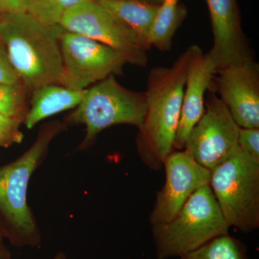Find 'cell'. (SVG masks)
<instances>
[{
	"instance_id": "obj_1",
	"label": "cell",
	"mask_w": 259,
	"mask_h": 259,
	"mask_svg": "<svg viewBox=\"0 0 259 259\" xmlns=\"http://www.w3.org/2000/svg\"><path fill=\"white\" fill-rule=\"evenodd\" d=\"M193 51L194 45L190 46L171 66H157L148 74L146 114L136 144L140 158L151 169H161L165 159L174 151Z\"/></svg>"
},
{
	"instance_id": "obj_2",
	"label": "cell",
	"mask_w": 259,
	"mask_h": 259,
	"mask_svg": "<svg viewBox=\"0 0 259 259\" xmlns=\"http://www.w3.org/2000/svg\"><path fill=\"white\" fill-rule=\"evenodd\" d=\"M61 29L42 25L26 12L2 13L0 40L28 95L47 85L60 84Z\"/></svg>"
},
{
	"instance_id": "obj_3",
	"label": "cell",
	"mask_w": 259,
	"mask_h": 259,
	"mask_svg": "<svg viewBox=\"0 0 259 259\" xmlns=\"http://www.w3.org/2000/svg\"><path fill=\"white\" fill-rule=\"evenodd\" d=\"M65 127L59 121L47 122L28 151L0 166V227L5 238L15 246L35 247L40 243L36 221L27 203L28 184L51 141Z\"/></svg>"
},
{
	"instance_id": "obj_4",
	"label": "cell",
	"mask_w": 259,
	"mask_h": 259,
	"mask_svg": "<svg viewBox=\"0 0 259 259\" xmlns=\"http://www.w3.org/2000/svg\"><path fill=\"white\" fill-rule=\"evenodd\" d=\"M151 226L158 259L180 257L230 228L209 185L192 194L171 221Z\"/></svg>"
},
{
	"instance_id": "obj_5",
	"label": "cell",
	"mask_w": 259,
	"mask_h": 259,
	"mask_svg": "<svg viewBox=\"0 0 259 259\" xmlns=\"http://www.w3.org/2000/svg\"><path fill=\"white\" fill-rule=\"evenodd\" d=\"M145 92L128 90L111 75L87 90L79 105L68 116V124H83L86 136L81 149L92 146L104 130L117 125L139 128L146 114Z\"/></svg>"
},
{
	"instance_id": "obj_6",
	"label": "cell",
	"mask_w": 259,
	"mask_h": 259,
	"mask_svg": "<svg viewBox=\"0 0 259 259\" xmlns=\"http://www.w3.org/2000/svg\"><path fill=\"white\" fill-rule=\"evenodd\" d=\"M212 189L228 226L248 233L259 227V163L241 149L211 170Z\"/></svg>"
},
{
	"instance_id": "obj_7",
	"label": "cell",
	"mask_w": 259,
	"mask_h": 259,
	"mask_svg": "<svg viewBox=\"0 0 259 259\" xmlns=\"http://www.w3.org/2000/svg\"><path fill=\"white\" fill-rule=\"evenodd\" d=\"M60 26L115 49L127 64L139 67L148 64V51L141 47L134 32L97 0H86L70 8L61 19Z\"/></svg>"
},
{
	"instance_id": "obj_8",
	"label": "cell",
	"mask_w": 259,
	"mask_h": 259,
	"mask_svg": "<svg viewBox=\"0 0 259 259\" xmlns=\"http://www.w3.org/2000/svg\"><path fill=\"white\" fill-rule=\"evenodd\" d=\"M59 41L64 66L60 84L71 90H87L111 75H120L127 64L118 51L81 34L62 28Z\"/></svg>"
},
{
	"instance_id": "obj_9",
	"label": "cell",
	"mask_w": 259,
	"mask_h": 259,
	"mask_svg": "<svg viewBox=\"0 0 259 259\" xmlns=\"http://www.w3.org/2000/svg\"><path fill=\"white\" fill-rule=\"evenodd\" d=\"M240 128L226 105L209 90L203 115L190 131L184 149L211 171L239 151Z\"/></svg>"
},
{
	"instance_id": "obj_10",
	"label": "cell",
	"mask_w": 259,
	"mask_h": 259,
	"mask_svg": "<svg viewBox=\"0 0 259 259\" xmlns=\"http://www.w3.org/2000/svg\"><path fill=\"white\" fill-rule=\"evenodd\" d=\"M163 167L166 182L158 192L150 214L151 226L171 221L192 194L210 182V170L199 164L186 149L174 150L165 159Z\"/></svg>"
},
{
	"instance_id": "obj_11",
	"label": "cell",
	"mask_w": 259,
	"mask_h": 259,
	"mask_svg": "<svg viewBox=\"0 0 259 259\" xmlns=\"http://www.w3.org/2000/svg\"><path fill=\"white\" fill-rule=\"evenodd\" d=\"M219 98L242 128H259V65L254 59L217 70Z\"/></svg>"
},
{
	"instance_id": "obj_12",
	"label": "cell",
	"mask_w": 259,
	"mask_h": 259,
	"mask_svg": "<svg viewBox=\"0 0 259 259\" xmlns=\"http://www.w3.org/2000/svg\"><path fill=\"white\" fill-rule=\"evenodd\" d=\"M212 25L213 46L207 53L217 70L253 59L241 26L237 0H206Z\"/></svg>"
},
{
	"instance_id": "obj_13",
	"label": "cell",
	"mask_w": 259,
	"mask_h": 259,
	"mask_svg": "<svg viewBox=\"0 0 259 259\" xmlns=\"http://www.w3.org/2000/svg\"><path fill=\"white\" fill-rule=\"evenodd\" d=\"M217 72V68L207 54L194 45L193 55L191 60L186 79L182 111L174 150L181 151L185 147L190 131L200 120L204 112L205 95Z\"/></svg>"
},
{
	"instance_id": "obj_14",
	"label": "cell",
	"mask_w": 259,
	"mask_h": 259,
	"mask_svg": "<svg viewBox=\"0 0 259 259\" xmlns=\"http://www.w3.org/2000/svg\"><path fill=\"white\" fill-rule=\"evenodd\" d=\"M87 90L76 91L55 83L37 89L31 94L30 107L23 123L27 128L32 129L51 116L76 108L83 100Z\"/></svg>"
},
{
	"instance_id": "obj_15",
	"label": "cell",
	"mask_w": 259,
	"mask_h": 259,
	"mask_svg": "<svg viewBox=\"0 0 259 259\" xmlns=\"http://www.w3.org/2000/svg\"><path fill=\"white\" fill-rule=\"evenodd\" d=\"M120 19L136 34L143 49H151L150 37L159 5L141 0H97Z\"/></svg>"
},
{
	"instance_id": "obj_16",
	"label": "cell",
	"mask_w": 259,
	"mask_h": 259,
	"mask_svg": "<svg viewBox=\"0 0 259 259\" xmlns=\"http://www.w3.org/2000/svg\"><path fill=\"white\" fill-rule=\"evenodd\" d=\"M180 0H162L151 30L150 44L162 52H168L173 37L187 16V9Z\"/></svg>"
},
{
	"instance_id": "obj_17",
	"label": "cell",
	"mask_w": 259,
	"mask_h": 259,
	"mask_svg": "<svg viewBox=\"0 0 259 259\" xmlns=\"http://www.w3.org/2000/svg\"><path fill=\"white\" fill-rule=\"evenodd\" d=\"M180 259H248L244 243L229 233L213 238Z\"/></svg>"
},
{
	"instance_id": "obj_18",
	"label": "cell",
	"mask_w": 259,
	"mask_h": 259,
	"mask_svg": "<svg viewBox=\"0 0 259 259\" xmlns=\"http://www.w3.org/2000/svg\"><path fill=\"white\" fill-rule=\"evenodd\" d=\"M86 0H24L26 13L39 23L49 27L60 26L65 13Z\"/></svg>"
},
{
	"instance_id": "obj_19",
	"label": "cell",
	"mask_w": 259,
	"mask_h": 259,
	"mask_svg": "<svg viewBox=\"0 0 259 259\" xmlns=\"http://www.w3.org/2000/svg\"><path fill=\"white\" fill-rule=\"evenodd\" d=\"M28 95L23 85L0 84V112L23 123L29 110Z\"/></svg>"
},
{
	"instance_id": "obj_20",
	"label": "cell",
	"mask_w": 259,
	"mask_h": 259,
	"mask_svg": "<svg viewBox=\"0 0 259 259\" xmlns=\"http://www.w3.org/2000/svg\"><path fill=\"white\" fill-rule=\"evenodd\" d=\"M21 121L0 112V147L8 148L23 142L24 135L20 131Z\"/></svg>"
},
{
	"instance_id": "obj_21",
	"label": "cell",
	"mask_w": 259,
	"mask_h": 259,
	"mask_svg": "<svg viewBox=\"0 0 259 259\" xmlns=\"http://www.w3.org/2000/svg\"><path fill=\"white\" fill-rule=\"evenodd\" d=\"M240 149L259 163V128H240Z\"/></svg>"
},
{
	"instance_id": "obj_22",
	"label": "cell",
	"mask_w": 259,
	"mask_h": 259,
	"mask_svg": "<svg viewBox=\"0 0 259 259\" xmlns=\"http://www.w3.org/2000/svg\"><path fill=\"white\" fill-rule=\"evenodd\" d=\"M0 84L22 85L19 77L9 57L6 49L0 40Z\"/></svg>"
},
{
	"instance_id": "obj_23",
	"label": "cell",
	"mask_w": 259,
	"mask_h": 259,
	"mask_svg": "<svg viewBox=\"0 0 259 259\" xmlns=\"http://www.w3.org/2000/svg\"><path fill=\"white\" fill-rule=\"evenodd\" d=\"M0 11L7 13H23L26 12L24 0H0Z\"/></svg>"
},
{
	"instance_id": "obj_24",
	"label": "cell",
	"mask_w": 259,
	"mask_h": 259,
	"mask_svg": "<svg viewBox=\"0 0 259 259\" xmlns=\"http://www.w3.org/2000/svg\"><path fill=\"white\" fill-rule=\"evenodd\" d=\"M4 238V235L0 227V259H10L12 256L11 252L5 245Z\"/></svg>"
},
{
	"instance_id": "obj_25",
	"label": "cell",
	"mask_w": 259,
	"mask_h": 259,
	"mask_svg": "<svg viewBox=\"0 0 259 259\" xmlns=\"http://www.w3.org/2000/svg\"><path fill=\"white\" fill-rule=\"evenodd\" d=\"M141 1L148 3V4L159 5L161 4L162 0H141Z\"/></svg>"
},
{
	"instance_id": "obj_26",
	"label": "cell",
	"mask_w": 259,
	"mask_h": 259,
	"mask_svg": "<svg viewBox=\"0 0 259 259\" xmlns=\"http://www.w3.org/2000/svg\"><path fill=\"white\" fill-rule=\"evenodd\" d=\"M53 259H66V256L65 253H62V252H59Z\"/></svg>"
}]
</instances>
